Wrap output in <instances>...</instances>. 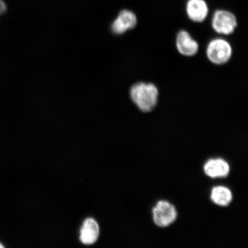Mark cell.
<instances>
[{
    "instance_id": "1",
    "label": "cell",
    "mask_w": 248,
    "mask_h": 248,
    "mask_svg": "<svg viewBox=\"0 0 248 248\" xmlns=\"http://www.w3.org/2000/svg\"><path fill=\"white\" fill-rule=\"evenodd\" d=\"M130 96L134 104L142 112L148 113L156 107L159 91L153 83L138 82L130 89Z\"/></svg>"
},
{
    "instance_id": "2",
    "label": "cell",
    "mask_w": 248,
    "mask_h": 248,
    "mask_svg": "<svg viewBox=\"0 0 248 248\" xmlns=\"http://www.w3.org/2000/svg\"><path fill=\"white\" fill-rule=\"evenodd\" d=\"M207 57L212 63L224 64L231 60L232 48L229 43L223 39H215L211 41L206 49Z\"/></svg>"
},
{
    "instance_id": "3",
    "label": "cell",
    "mask_w": 248,
    "mask_h": 248,
    "mask_svg": "<svg viewBox=\"0 0 248 248\" xmlns=\"http://www.w3.org/2000/svg\"><path fill=\"white\" fill-rule=\"evenodd\" d=\"M237 26V18L231 12L218 10L214 14L212 27L217 33L225 35H231Z\"/></svg>"
},
{
    "instance_id": "4",
    "label": "cell",
    "mask_w": 248,
    "mask_h": 248,
    "mask_svg": "<svg viewBox=\"0 0 248 248\" xmlns=\"http://www.w3.org/2000/svg\"><path fill=\"white\" fill-rule=\"evenodd\" d=\"M155 224L165 228L173 224L177 218V212L174 206L166 201H159L153 209Z\"/></svg>"
},
{
    "instance_id": "5",
    "label": "cell",
    "mask_w": 248,
    "mask_h": 248,
    "mask_svg": "<svg viewBox=\"0 0 248 248\" xmlns=\"http://www.w3.org/2000/svg\"><path fill=\"white\" fill-rule=\"evenodd\" d=\"M138 24L137 17L133 12L124 9L119 15L111 26V29L116 35H122L127 31L131 30Z\"/></svg>"
},
{
    "instance_id": "6",
    "label": "cell",
    "mask_w": 248,
    "mask_h": 248,
    "mask_svg": "<svg viewBox=\"0 0 248 248\" xmlns=\"http://www.w3.org/2000/svg\"><path fill=\"white\" fill-rule=\"evenodd\" d=\"M176 46L179 53L186 57H193L199 49L198 43L185 30L179 31L176 36Z\"/></svg>"
},
{
    "instance_id": "7",
    "label": "cell",
    "mask_w": 248,
    "mask_h": 248,
    "mask_svg": "<svg viewBox=\"0 0 248 248\" xmlns=\"http://www.w3.org/2000/svg\"><path fill=\"white\" fill-rule=\"evenodd\" d=\"M186 12L191 20L195 23H202L206 19L209 8L204 0H188Z\"/></svg>"
},
{
    "instance_id": "8",
    "label": "cell",
    "mask_w": 248,
    "mask_h": 248,
    "mask_svg": "<svg viewBox=\"0 0 248 248\" xmlns=\"http://www.w3.org/2000/svg\"><path fill=\"white\" fill-rule=\"evenodd\" d=\"M204 171L210 178H225L230 172V166L222 159H211L204 165Z\"/></svg>"
},
{
    "instance_id": "9",
    "label": "cell",
    "mask_w": 248,
    "mask_h": 248,
    "mask_svg": "<svg viewBox=\"0 0 248 248\" xmlns=\"http://www.w3.org/2000/svg\"><path fill=\"white\" fill-rule=\"evenodd\" d=\"M100 229L94 219L85 220L80 229V240L85 245H92L97 240Z\"/></svg>"
},
{
    "instance_id": "10",
    "label": "cell",
    "mask_w": 248,
    "mask_h": 248,
    "mask_svg": "<svg viewBox=\"0 0 248 248\" xmlns=\"http://www.w3.org/2000/svg\"><path fill=\"white\" fill-rule=\"evenodd\" d=\"M232 192L224 186H217L213 188L211 199L214 203L220 206H227L232 201Z\"/></svg>"
},
{
    "instance_id": "11",
    "label": "cell",
    "mask_w": 248,
    "mask_h": 248,
    "mask_svg": "<svg viewBox=\"0 0 248 248\" xmlns=\"http://www.w3.org/2000/svg\"><path fill=\"white\" fill-rule=\"evenodd\" d=\"M7 9V5L4 0H0V16L4 15Z\"/></svg>"
},
{
    "instance_id": "12",
    "label": "cell",
    "mask_w": 248,
    "mask_h": 248,
    "mask_svg": "<svg viewBox=\"0 0 248 248\" xmlns=\"http://www.w3.org/2000/svg\"><path fill=\"white\" fill-rule=\"evenodd\" d=\"M4 248V246L1 243H0V248Z\"/></svg>"
}]
</instances>
